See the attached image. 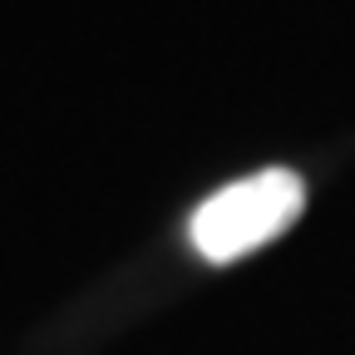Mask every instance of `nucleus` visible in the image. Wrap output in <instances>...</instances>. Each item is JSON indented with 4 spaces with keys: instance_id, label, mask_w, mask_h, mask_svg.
Returning <instances> with one entry per match:
<instances>
[{
    "instance_id": "nucleus-1",
    "label": "nucleus",
    "mask_w": 355,
    "mask_h": 355,
    "mask_svg": "<svg viewBox=\"0 0 355 355\" xmlns=\"http://www.w3.org/2000/svg\"><path fill=\"white\" fill-rule=\"evenodd\" d=\"M301 207H306L301 178L291 168H261L252 178H237V183L217 188L207 202H198L188 237L212 266H227L266 242H277L301 217Z\"/></svg>"
}]
</instances>
